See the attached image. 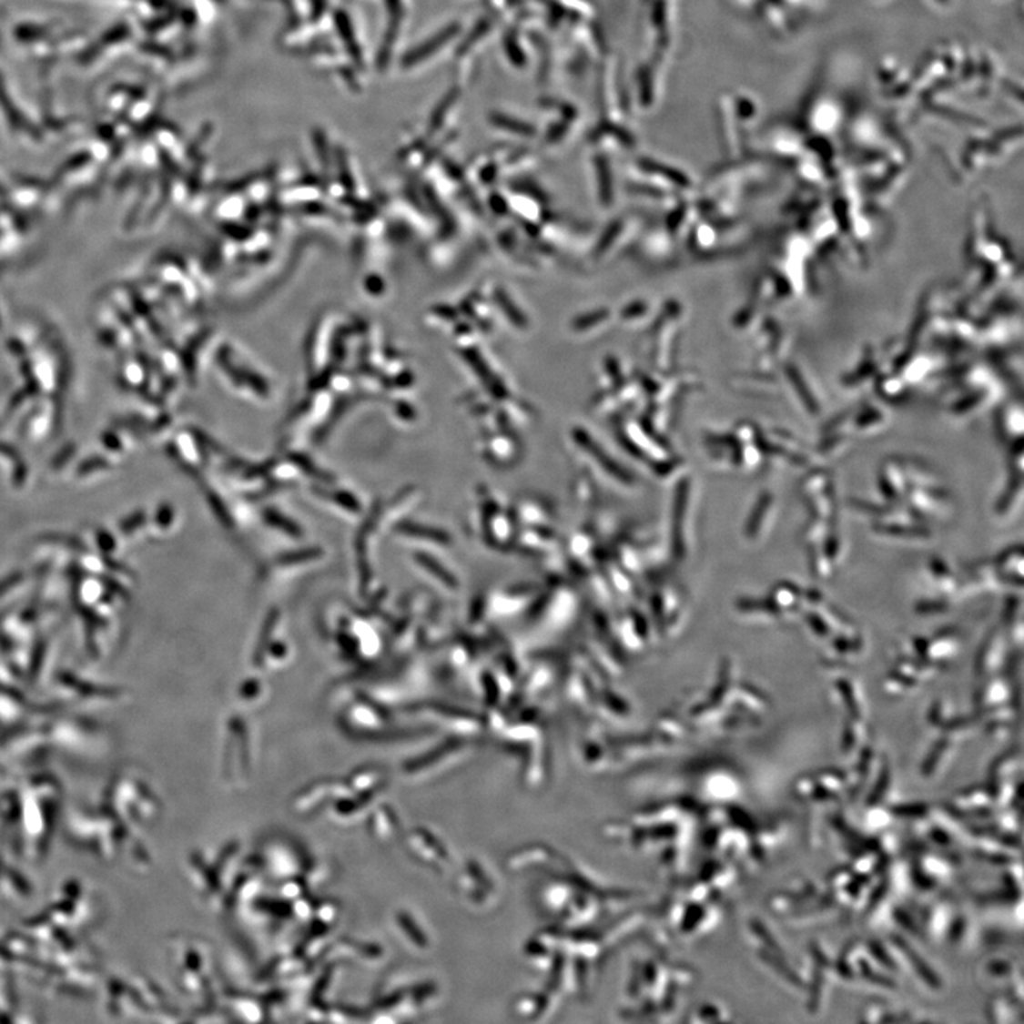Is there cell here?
<instances>
[{
    "instance_id": "obj_1",
    "label": "cell",
    "mask_w": 1024,
    "mask_h": 1024,
    "mask_svg": "<svg viewBox=\"0 0 1024 1024\" xmlns=\"http://www.w3.org/2000/svg\"><path fill=\"white\" fill-rule=\"evenodd\" d=\"M842 787H844V777L841 773L834 770L808 774L798 778L796 783L798 796L816 801L836 800Z\"/></svg>"
},
{
    "instance_id": "obj_2",
    "label": "cell",
    "mask_w": 1024,
    "mask_h": 1024,
    "mask_svg": "<svg viewBox=\"0 0 1024 1024\" xmlns=\"http://www.w3.org/2000/svg\"><path fill=\"white\" fill-rule=\"evenodd\" d=\"M892 942H894L897 949L904 953L907 962L914 966V970L917 972V975L919 976L929 988L939 989L940 986H942L939 976L930 969V966L925 962L924 958H922L914 948L910 947L909 943H907L904 938L892 937Z\"/></svg>"
},
{
    "instance_id": "obj_3",
    "label": "cell",
    "mask_w": 1024,
    "mask_h": 1024,
    "mask_svg": "<svg viewBox=\"0 0 1024 1024\" xmlns=\"http://www.w3.org/2000/svg\"><path fill=\"white\" fill-rule=\"evenodd\" d=\"M992 800V796L985 788H970L965 790L962 794L958 796L955 804L959 810L968 811L972 814H983V811H989V803Z\"/></svg>"
},
{
    "instance_id": "obj_4",
    "label": "cell",
    "mask_w": 1024,
    "mask_h": 1024,
    "mask_svg": "<svg viewBox=\"0 0 1024 1024\" xmlns=\"http://www.w3.org/2000/svg\"><path fill=\"white\" fill-rule=\"evenodd\" d=\"M1000 656L1003 657V636H1000L999 634H993L992 636H990V641L983 647L982 657H980V662H978V667H980L982 672H986L989 667L993 669V667L998 666L999 662H1000V660H998L1000 659Z\"/></svg>"
},
{
    "instance_id": "obj_5",
    "label": "cell",
    "mask_w": 1024,
    "mask_h": 1024,
    "mask_svg": "<svg viewBox=\"0 0 1024 1024\" xmlns=\"http://www.w3.org/2000/svg\"><path fill=\"white\" fill-rule=\"evenodd\" d=\"M773 601H776L774 612L793 611L796 603H798V593H796V588H794V586H778L776 592H774Z\"/></svg>"
},
{
    "instance_id": "obj_6",
    "label": "cell",
    "mask_w": 1024,
    "mask_h": 1024,
    "mask_svg": "<svg viewBox=\"0 0 1024 1024\" xmlns=\"http://www.w3.org/2000/svg\"><path fill=\"white\" fill-rule=\"evenodd\" d=\"M761 959L765 960V962H767L768 966H771V968H773V969L776 970L778 975L783 976V978H786L787 982H790L791 985L798 986V988H801V986H803V982H801L800 978H798V976H796V973L793 972V970L788 969V966L784 965V963L781 962L780 959H778V955H776V953H774L773 956L771 955V953L765 952H765H761Z\"/></svg>"
},
{
    "instance_id": "obj_7",
    "label": "cell",
    "mask_w": 1024,
    "mask_h": 1024,
    "mask_svg": "<svg viewBox=\"0 0 1024 1024\" xmlns=\"http://www.w3.org/2000/svg\"><path fill=\"white\" fill-rule=\"evenodd\" d=\"M1009 692L1003 682H992L988 687H985L980 693V703L988 705V703L1003 702L1008 697Z\"/></svg>"
},
{
    "instance_id": "obj_8",
    "label": "cell",
    "mask_w": 1024,
    "mask_h": 1024,
    "mask_svg": "<svg viewBox=\"0 0 1024 1024\" xmlns=\"http://www.w3.org/2000/svg\"><path fill=\"white\" fill-rule=\"evenodd\" d=\"M889 774H891L889 773V767L882 768L881 773H879L878 780H877L871 794H869V806H875V804H878L879 801L884 798L885 793H887V787H889Z\"/></svg>"
},
{
    "instance_id": "obj_9",
    "label": "cell",
    "mask_w": 1024,
    "mask_h": 1024,
    "mask_svg": "<svg viewBox=\"0 0 1024 1024\" xmlns=\"http://www.w3.org/2000/svg\"><path fill=\"white\" fill-rule=\"evenodd\" d=\"M891 811L895 816L904 818H922L928 814V806L920 803L902 804V806H892Z\"/></svg>"
},
{
    "instance_id": "obj_10",
    "label": "cell",
    "mask_w": 1024,
    "mask_h": 1024,
    "mask_svg": "<svg viewBox=\"0 0 1024 1024\" xmlns=\"http://www.w3.org/2000/svg\"><path fill=\"white\" fill-rule=\"evenodd\" d=\"M947 748L948 740L947 738H942V740H940V742L938 743L937 745H935L932 753L928 755L927 761H925L924 767H922V773H924L925 776H930V774H932V771H935V768H937V765H939L940 758H942L943 753H945V750H947Z\"/></svg>"
},
{
    "instance_id": "obj_11",
    "label": "cell",
    "mask_w": 1024,
    "mask_h": 1024,
    "mask_svg": "<svg viewBox=\"0 0 1024 1024\" xmlns=\"http://www.w3.org/2000/svg\"><path fill=\"white\" fill-rule=\"evenodd\" d=\"M869 952L879 965L884 966L885 969L895 970V968H897V963L894 962L891 956L887 955V949L882 947L881 943L877 942V940L869 942Z\"/></svg>"
},
{
    "instance_id": "obj_12",
    "label": "cell",
    "mask_w": 1024,
    "mask_h": 1024,
    "mask_svg": "<svg viewBox=\"0 0 1024 1024\" xmlns=\"http://www.w3.org/2000/svg\"><path fill=\"white\" fill-rule=\"evenodd\" d=\"M751 927H753V929H755V935H757V937L760 938L761 940H763V943L770 948L771 952L776 953V955L778 956L783 955V949L778 947L777 940L774 939V938L771 937V933L768 932V929L765 927V925H761L758 920H753V924H751Z\"/></svg>"
},
{
    "instance_id": "obj_13",
    "label": "cell",
    "mask_w": 1024,
    "mask_h": 1024,
    "mask_svg": "<svg viewBox=\"0 0 1024 1024\" xmlns=\"http://www.w3.org/2000/svg\"><path fill=\"white\" fill-rule=\"evenodd\" d=\"M895 918H897V924H901V927H904L905 929L914 933L918 932V928L917 925L914 924V919H912L907 912H904V910L897 909Z\"/></svg>"
},
{
    "instance_id": "obj_14",
    "label": "cell",
    "mask_w": 1024,
    "mask_h": 1024,
    "mask_svg": "<svg viewBox=\"0 0 1024 1024\" xmlns=\"http://www.w3.org/2000/svg\"><path fill=\"white\" fill-rule=\"evenodd\" d=\"M989 970H990L993 975L1005 976L1008 975L1009 972H1010V966H1009L1008 963L1003 962V960H998V962H993L989 965Z\"/></svg>"
},
{
    "instance_id": "obj_15",
    "label": "cell",
    "mask_w": 1024,
    "mask_h": 1024,
    "mask_svg": "<svg viewBox=\"0 0 1024 1024\" xmlns=\"http://www.w3.org/2000/svg\"><path fill=\"white\" fill-rule=\"evenodd\" d=\"M963 932H965V920L959 918V919L956 920L955 924H953V927L950 928V939H952L953 942H955V940H959L960 938H962Z\"/></svg>"
},
{
    "instance_id": "obj_16",
    "label": "cell",
    "mask_w": 1024,
    "mask_h": 1024,
    "mask_svg": "<svg viewBox=\"0 0 1024 1024\" xmlns=\"http://www.w3.org/2000/svg\"><path fill=\"white\" fill-rule=\"evenodd\" d=\"M842 745H844V750L846 751L856 745V732H854L849 725L846 728V733H844V743H842Z\"/></svg>"
}]
</instances>
